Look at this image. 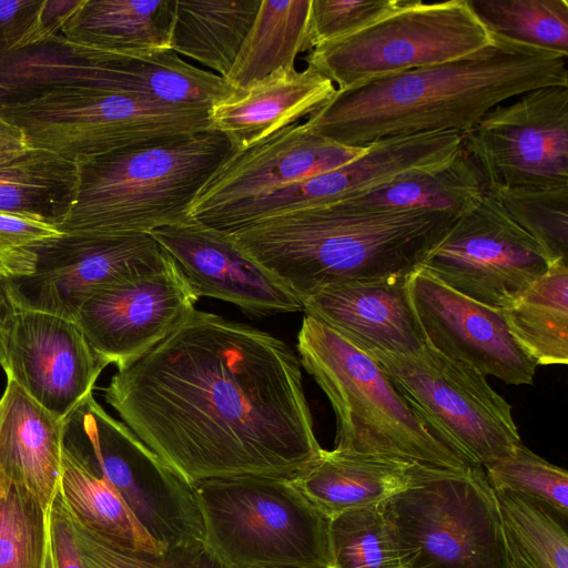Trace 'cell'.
<instances>
[{
  "instance_id": "obj_10",
  "label": "cell",
  "mask_w": 568,
  "mask_h": 568,
  "mask_svg": "<svg viewBox=\"0 0 568 568\" xmlns=\"http://www.w3.org/2000/svg\"><path fill=\"white\" fill-rule=\"evenodd\" d=\"M490 40L467 0H398L393 10L364 28L314 47L307 65L344 91L467 57Z\"/></svg>"
},
{
  "instance_id": "obj_2",
  "label": "cell",
  "mask_w": 568,
  "mask_h": 568,
  "mask_svg": "<svg viewBox=\"0 0 568 568\" xmlns=\"http://www.w3.org/2000/svg\"><path fill=\"white\" fill-rule=\"evenodd\" d=\"M490 34L467 57L336 91L305 123L347 146L416 133L464 135L498 104L539 88L568 87L567 57Z\"/></svg>"
},
{
  "instance_id": "obj_45",
  "label": "cell",
  "mask_w": 568,
  "mask_h": 568,
  "mask_svg": "<svg viewBox=\"0 0 568 568\" xmlns=\"http://www.w3.org/2000/svg\"><path fill=\"white\" fill-rule=\"evenodd\" d=\"M18 307L12 302L6 282L0 281V366L4 364V333Z\"/></svg>"
},
{
  "instance_id": "obj_12",
  "label": "cell",
  "mask_w": 568,
  "mask_h": 568,
  "mask_svg": "<svg viewBox=\"0 0 568 568\" xmlns=\"http://www.w3.org/2000/svg\"><path fill=\"white\" fill-rule=\"evenodd\" d=\"M27 89L81 85L126 93L174 105L212 108L236 90L217 73L185 62L171 49L106 51L57 36L21 57Z\"/></svg>"
},
{
  "instance_id": "obj_14",
  "label": "cell",
  "mask_w": 568,
  "mask_h": 568,
  "mask_svg": "<svg viewBox=\"0 0 568 568\" xmlns=\"http://www.w3.org/2000/svg\"><path fill=\"white\" fill-rule=\"evenodd\" d=\"M462 148L487 192L568 184V87H544L488 111Z\"/></svg>"
},
{
  "instance_id": "obj_1",
  "label": "cell",
  "mask_w": 568,
  "mask_h": 568,
  "mask_svg": "<svg viewBox=\"0 0 568 568\" xmlns=\"http://www.w3.org/2000/svg\"><path fill=\"white\" fill-rule=\"evenodd\" d=\"M104 399L192 486L241 476L292 479L322 449L292 348L195 308L119 369Z\"/></svg>"
},
{
  "instance_id": "obj_18",
  "label": "cell",
  "mask_w": 568,
  "mask_h": 568,
  "mask_svg": "<svg viewBox=\"0 0 568 568\" xmlns=\"http://www.w3.org/2000/svg\"><path fill=\"white\" fill-rule=\"evenodd\" d=\"M426 344L508 385L534 383L537 365L518 347L500 310L484 305L417 267L407 280Z\"/></svg>"
},
{
  "instance_id": "obj_7",
  "label": "cell",
  "mask_w": 568,
  "mask_h": 568,
  "mask_svg": "<svg viewBox=\"0 0 568 568\" xmlns=\"http://www.w3.org/2000/svg\"><path fill=\"white\" fill-rule=\"evenodd\" d=\"M210 110L81 85L48 88L0 103V114L23 131L31 148L75 162L209 131Z\"/></svg>"
},
{
  "instance_id": "obj_40",
  "label": "cell",
  "mask_w": 568,
  "mask_h": 568,
  "mask_svg": "<svg viewBox=\"0 0 568 568\" xmlns=\"http://www.w3.org/2000/svg\"><path fill=\"white\" fill-rule=\"evenodd\" d=\"M63 232L31 215L0 211V281H10L33 273L37 247L59 237Z\"/></svg>"
},
{
  "instance_id": "obj_30",
  "label": "cell",
  "mask_w": 568,
  "mask_h": 568,
  "mask_svg": "<svg viewBox=\"0 0 568 568\" xmlns=\"http://www.w3.org/2000/svg\"><path fill=\"white\" fill-rule=\"evenodd\" d=\"M78 183L75 161L30 148L0 163V211L37 216L58 229L75 202Z\"/></svg>"
},
{
  "instance_id": "obj_43",
  "label": "cell",
  "mask_w": 568,
  "mask_h": 568,
  "mask_svg": "<svg viewBox=\"0 0 568 568\" xmlns=\"http://www.w3.org/2000/svg\"><path fill=\"white\" fill-rule=\"evenodd\" d=\"M49 535L53 568H84L69 514L59 493L50 507Z\"/></svg>"
},
{
  "instance_id": "obj_9",
  "label": "cell",
  "mask_w": 568,
  "mask_h": 568,
  "mask_svg": "<svg viewBox=\"0 0 568 568\" xmlns=\"http://www.w3.org/2000/svg\"><path fill=\"white\" fill-rule=\"evenodd\" d=\"M63 445L119 493L164 552L203 547L194 487L109 415L93 394L64 418Z\"/></svg>"
},
{
  "instance_id": "obj_41",
  "label": "cell",
  "mask_w": 568,
  "mask_h": 568,
  "mask_svg": "<svg viewBox=\"0 0 568 568\" xmlns=\"http://www.w3.org/2000/svg\"><path fill=\"white\" fill-rule=\"evenodd\" d=\"M398 0H312L311 50L351 34L393 10Z\"/></svg>"
},
{
  "instance_id": "obj_32",
  "label": "cell",
  "mask_w": 568,
  "mask_h": 568,
  "mask_svg": "<svg viewBox=\"0 0 568 568\" xmlns=\"http://www.w3.org/2000/svg\"><path fill=\"white\" fill-rule=\"evenodd\" d=\"M312 0H262L253 24L225 81L242 90L281 69L295 68L310 50Z\"/></svg>"
},
{
  "instance_id": "obj_46",
  "label": "cell",
  "mask_w": 568,
  "mask_h": 568,
  "mask_svg": "<svg viewBox=\"0 0 568 568\" xmlns=\"http://www.w3.org/2000/svg\"><path fill=\"white\" fill-rule=\"evenodd\" d=\"M44 568H53V560H52V555H51L50 542H49L48 554H47V558H45V562H44Z\"/></svg>"
},
{
  "instance_id": "obj_39",
  "label": "cell",
  "mask_w": 568,
  "mask_h": 568,
  "mask_svg": "<svg viewBox=\"0 0 568 568\" xmlns=\"http://www.w3.org/2000/svg\"><path fill=\"white\" fill-rule=\"evenodd\" d=\"M70 520L84 568H222L203 547L162 555L139 554L111 542L71 517Z\"/></svg>"
},
{
  "instance_id": "obj_24",
  "label": "cell",
  "mask_w": 568,
  "mask_h": 568,
  "mask_svg": "<svg viewBox=\"0 0 568 568\" xmlns=\"http://www.w3.org/2000/svg\"><path fill=\"white\" fill-rule=\"evenodd\" d=\"M336 91L334 83L311 65L302 71L281 69L215 103L209 130L224 134L234 150H242L312 115Z\"/></svg>"
},
{
  "instance_id": "obj_31",
  "label": "cell",
  "mask_w": 568,
  "mask_h": 568,
  "mask_svg": "<svg viewBox=\"0 0 568 568\" xmlns=\"http://www.w3.org/2000/svg\"><path fill=\"white\" fill-rule=\"evenodd\" d=\"M59 494L72 519L111 542L146 555H162L119 493L63 446Z\"/></svg>"
},
{
  "instance_id": "obj_33",
  "label": "cell",
  "mask_w": 568,
  "mask_h": 568,
  "mask_svg": "<svg viewBox=\"0 0 568 568\" xmlns=\"http://www.w3.org/2000/svg\"><path fill=\"white\" fill-rule=\"evenodd\" d=\"M509 568H568L567 521L541 503L495 490Z\"/></svg>"
},
{
  "instance_id": "obj_28",
  "label": "cell",
  "mask_w": 568,
  "mask_h": 568,
  "mask_svg": "<svg viewBox=\"0 0 568 568\" xmlns=\"http://www.w3.org/2000/svg\"><path fill=\"white\" fill-rule=\"evenodd\" d=\"M262 0H173L170 49L216 71L231 70Z\"/></svg>"
},
{
  "instance_id": "obj_6",
  "label": "cell",
  "mask_w": 568,
  "mask_h": 568,
  "mask_svg": "<svg viewBox=\"0 0 568 568\" xmlns=\"http://www.w3.org/2000/svg\"><path fill=\"white\" fill-rule=\"evenodd\" d=\"M203 549L222 568H327L328 518L292 479L241 476L193 485Z\"/></svg>"
},
{
  "instance_id": "obj_21",
  "label": "cell",
  "mask_w": 568,
  "mask_h": 568,
  "mask_svg": "<svg viewBox=\"0 0 568 568\" xmlns=\"http://www.w3.org/2000/svg\"><path fill=\"white\" fill-rule=\"evenodd\" d=\"M408 275L327 285L302 301L303 311L364 352L416 353L426 341L410 302Z\"/></svg>"
},
{
  "instance_id": "obj_34",
  "label": "cell",
  "mask_w": 568,
  "mask_h": 568,
  "mask_svg": "<svg viewBox=\"0 0 568 568\" xmlns=\"http://www.w3.org/2000/svg\"><path fill=\"white\" fill-rule=\"evenodd\" d=\"M327 568H410L405 546L382 504L328 520Z\"/></svg>"
},
{
  "instance_id": "obj_3",
  "label": "cell",
  "mask_w": 568,
  "mask_h": 568,
  "mask_svg": "<svg viewBox=\"0 0 568 568\" xmlns=\"http://www.w3.org/2000/svg\"><path fill=\"white\" fill-rule=\"evenodd\" d=\"M456 217L435 211L357 212L331 203L227 234L302 302L334 283L410 274Z\"/></svg>"
},
{
  "instance_id": "obj_42",
  "label": "cell",
  "mask_w": 568,
  "mask_h": 568,
  "mask_svg": "<svg viewBox=\"0 0 568 568\" xmlns=\"http://www.w3.org/2000/svg\"><path fill=\"white\" fill-rule=\"evenodd\" d=\"M43 6L44 0H0V57L53 37L44 24Z\"/></svg>"
},
{
  "instance_id": "obj_23",
  "label": "cell",
  "mask_w": 568,
  "mask_h": 568,
  "mask_svg": "<svg viewBox=\"0 0 568 568\" xmlns=\"http://www.w3.org/2000/svg\"><path fill=\"white\" fill-rule=\"evenodd\" d=\"M63 435L64 419L7 377L0 398V495L19 488L50 508L60 489Z\"/></svg>"
},
{
  "instance_id": "obj_5",
  "label": "cell",
  "mask_w": 568,
  "mask_h": 568,
  "mask_svg": "<svg viewBox=\"0 0 568 568\" xmlns=\"http://www.w3.org/2000/svg\"><path fill=\"white\" fill-rule=\"evenodd\" d=\"M297 351L334 409L335 449L445 469L469 466L428 430L377 361L333 328L305 314Z\"/></svg>"
},
{
  "instance_id": "obj_15",
  "label": "cell",
  "mask_w": 568,
  "mask_h": 568,
  "mask_svg": "<svg viewBox=\"0 0 568 568\" xmlns=\"http://www.w3.org/2000/svg\"><path fill=\"white\" fill-rule=\"evenodd\" d=\"M172 261L150 233H63L37 247L31 275L6 284L18 308L74 321L97 293L161 272Z\"/></svg>"
},
{
  "instance_id": "obj_11",
  "label": "cell",
  "mask_w": 568,
  "mask_h": 568,
  "mask_svg": "<svg viewBox=\"0 0 568 568\" xmlns=\"http://www.w3.org/2000/svg\"><path fill=\"white\" fill-rule=\"evenodd\" d=\"M366 353L428 430L467 465L483 467L521 442L511 406L471 366L427 344L413 354Z\"/></svg>"
},
{
  "instance_id": "obj_35",
  "label": "cell",
  "mask_w": 568,
  "mask_h": 568,
  "mask_svg": "<svg viewBox=\"0 0 568 568\" xmlns=\"http://www.w3.org/2000/svg\"><path fill=\"white\" fill-rule=\"evenodd\" d=\"M490 32L568 57L567 0H467Z\"/></svg>"
},
{
  "instance_id": "obj_19",
  "label": "cell",
  "mask_w": 568,
  "mask_h": 568,
  "mask_svg": "<svg viewBox=\"0 0 568 568\" xmlns=\"http://www.w3.org/2000/svg\"><path fill=\"white\" fill-rule=\"evenodd\" d=\"M365 149L333 142L305 122L291 124L234 150L197 194L190 219L202 222L231 205L331 171L359 156Z\"/></svg>"
},
{
  "instance_id": "obj_37",
  "label": "cell",
  "mask_w": 568,
  "mask_h": 568,
  "mask_svg": "<svg viewBox=\"0 0 568 568\" xmlns=\"http://www.w3.org/2000/svg\"><path fill=\"white\" fill-rule=\"evenodd\" d=\"M50 508L11 487L0 495V568H44Z\"/></svg>"
},
{
  "instance_id": "obj_36",
  "label": "cell",
  "mask_w": 568,
  "mask_h": 568,
  "mask_svg": "<svg viewBox=\"0 0 568 568\" xmlns=\"http://www.w3.org/2000/svg\"><path fill=\"white\" fill-rule=\"evenodd\" d=\"M493 194L506 213L555 261L568 262V184L503 189Z\"/></svg>"
},
{
  "instance_id": "obj_29",
  "label": "cell",
  "mask_w": 568,
  "mask_h": 568,
  "mask_svg": "<svg viewBox=\"0 0 568 568\" xmlns=\"http://www.w3.org/2000/svg\"><path fill=\"white\" fill-rule=\"evenodd\" d=\"M500 313L515 343L536 365H566L568 262H552Z\"/></svg>"
},
{
  "instance_id": "obj_4",
  "label": "cell",
  "mask_w": 568,
  "mask_h": 568,
  "mask_svg": "<svg viewBox=\"0 0 568 568\" xmlns=\"http://www.w3.org/2000/svg\"><path fill=\"white\" fill-rule=\"evenodd\" d=\"M216 131L77 161L75 202L63 233H151L190 221L192 205L233 153Z\"/></svg>"
},
{
  "instance_id": "obj_22",
  "label": "cell",
  "mask_w": 568,
  "mask_h": 568,
  "mask_svg": "<svg viewBox=\"0 0 568 568\" xmlns=\"http://www.w3.org/2000/svg\"><path fill=\"white\" fill-rule=\"evenodd\" d=\"M463 135L429 132L381 139L348 163L284 186L278 206L291 212L339 202L450 162L462 149Z\"/></svg>"
},
{
  "instance_id": "obj_20",
  "label": "cell",
  "mask_w": 568,
  "mask_h": 568,
  "mask_svg": "<svg viewBox=\"0 0 568 568\" xmlns=\"http://www.w3.org/2000/svg\"><path fill=\"white\" fill-rule=\"evenodd\" d=\"M150 234L172 257L197 297L229 302L256 316L303 311L301 300L227 233L190 220L158 227Z\"/></svg>"
},
{
  "instance_id": "obj_25",
  "label": "cell",
  "mask_w": 568,
  "mask_h": 568,
  "mask_svg": "<svg viewBox=\"0 0 568 568\" xmlns=\"http://www.w3.org/2000/svg\"><path fill=\"white\" fill-rule=\"evenodd\" d=\"M415 464L379 456L322 448L292 480L328 519L386 501L406 489Z\"/></svg>"
},
{
  "instance_id": "obj_38",
  "label": "cell",
  "mask_w": 568,
  "mask_h": 568,
  "mask_svg": "<svg viewBox=\"0 0 568 568\" xmlns=\"http://www.w3.org/2000/svg\"><path fill=\"white\" fill-rule=\"evenodd\" d=\"M483 469L494 490H508L535 499L567 521L568 473L550 464L521 442L506 457Z\"/></svg>"
},
{
  "instance_id": "obj_44",
  "label": "cell",
  "mask_w": 568,
  "mask_h": 568,
  "mask_svg": "<svg viewBox=\"0 0 568 568\" xmlns=\"http://www.w3.org/2000/svg\"><path fill=\"white\" fill-rule=\"evenodd\" d=\"M23 131L0 114V163L30 149Z\"/></svg>"
},
{
  "instance_id": "obj_13",
  "label": "cell",
  "mask_w": 568,
  "mask_h": 568,
  "mask_svg": "<svg viewBox=\"0 0 568 568\" xmlns=\"http://www.w3.org/2000/svg\"><path fill=\"white\" fill-rule=\"evenodd\" d=\"M550 264L540 244L486 192L453 221L418 267L460 294L501 310Z\"/></svg>"
},
{
  "instance_id": "obj_8",
  "label": "cell",
  "mask_w": 568,
  "mask_h": 568,
  "mask_svg": "<svg viewBox=\"0 0 568 568\" xmlns=\"http://www.w3.org/2000/svg\"><path fill=\"white\" fill-rule=\"evenodd\" d=\"M382 505L410 568H509L498 501L483 467L416 465L410 485Z\"/></svg>"
},
{
  "instance_id": "obj_26",
  "label": "cell",
  "mask_w": 568,
  "mask_h": 568,
  "mask_svg": "<svg viewBox=\"0 0 568 568\" xmlns=\"http://www.w3.org/2000/svg\"><path fill=\"white\" fill-rule=\"evenodd\" d=\"M173 0H83L60 36L106 51L170 49Z\"/></svg>"
},
{
  "instance_id": "obj_27",
  "label": "cell",
  "mask_w": 568,
  "mask_h": 568,
  "mask_svg": "<svg viewBox=\"0 0 568 568\" xmlns=\"http://www.w3.org/2000/svg\"><path fill=\"white\" fill-rule=\"evenodd\" d=\"M486 192L481 175L462 148L445 165L405 175L335 203L357 212L435 211L458 216Z\"/></svg>"
},
{
  "instance_id": "obj_17",
  "label": "cell",
  "mask_w": 568,
  "mask_h": 568,
  "mask_svg": "<svg viewBox=\"0 0 568 568\" xmlns=\"http://www.w3.org/2000/svg\"><path fill=\"white\" fill-rule=\"evenodd\" d=\"M3 344L7 377L61 419L92 394L105 367L75 321L42 311L18 308Z\"/></svg>"
},
{
  "instance_id": "obj_16",
  "label": "cell",
  "mask_w": 568,
  "mask_h": 568,
  "mask_svg": "<svg viewBox=\"0 0 568 568\" xmlns=\"http://www.w3.org/2000/svg\"><path fill=\"white\" fill-rule=\"evenodd\" d=\"M197 300L172 261L161 272L97 293L74 321L97 357L119 371L164 339L195 308Z\"/></svg>"
}]
</instances>
